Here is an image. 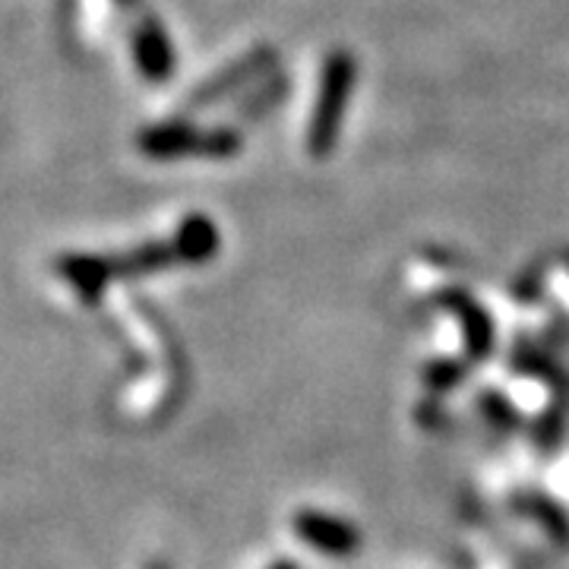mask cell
I'll return each instance as SVG.
<instances>
[{
  "label": "cell",
  "instance_id": "obj_1",
  "mask_svg": "<svg viewBox=\"0 0 569 569\" xmlns=\"http://www.w3.org/2000/svg\"><path fill=\"white\" fill-rule=\"evenodd\" d=\"M351 86H355V58L348 51L329 54L323 67V82H320V102L313 108V121H310V133H307V146L313 156H326L336 146V133L342 123Z\"/></svg>",
  "mask_w": 569,
  "mask_h": 569
}]
</instances>
